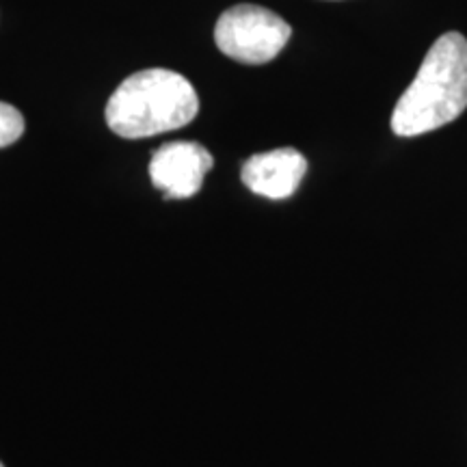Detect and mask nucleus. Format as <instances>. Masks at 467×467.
Here are the masks:
<instances>
[{"label": "nucleus", "instance_id": "7ed1b4c3", "mask_svg": "<svg viewBox=\"0 0 467 467\" xmlns=\"http://www.w3.org/2000/svg\"><path fill=\"white\" fill-rule=\"evenodd\" d=\"M292 28L284 17L258 5H236L223 11L214 26V42L225 57L244 66H265L290 42Z\"/></svg>", "mask_w": 467, "mask_h": 467}, {"label": "nucleus", "instance_id": "20e7f679", "mask_svg": "<svg viewBox=\"0 0 467 467\" xmlns=\"http://www.w3.org/2000/svg\"><path fill=\"white\" fill-rule=\"evenodd\" d=\"M213 154L200 143L173 141L154 151L150 161V178L165 200H189L197 195L203 178L213 169Z\"/></svg>", "mask_w": 467, "mask_h": 467}, {"label": "nucleus", "instance_id": "39448f33", "mask_svg": "<svg viewBox=\"0 0 467 467\" xmlns=\"http://www.w3.org/2000/svg\"><path fill=\"white\" fill-rule=\"evenodd\" d=\"M307 161L301 151L282 148L244 161L241 180L251 192L266 200H288L306 178Z\"/></svg>", "mask_w": 467, "mask_h": 467}, {"label": "nucleus", "instance_id": "0eeeda50", "mask_svg": "<svg viewBox=\"0 0 467 467\" xmlns=\"http://www.w3.org/2000/svg\"><path fill=\"white\" fill-rule=\"evenodd\" d=\"M0 467H5V465H3V463H0Z\"/></svg>", "mask_w": 467, "mask_h": 467}, {"label": "nucleus", "instance_id": "f03ea898", "mask_svg": "<svg viewBox=\"0 0 467 467\" xmlns=\"http://www.w3.org/2000/svg\"><path fill=\"white\" fill-rule=\"evenodd\" d=\"M200 98L182 74L143 69L117 87L107 104V124L121 139H148L180 130L195 119Z\"/></svg>", "mask_w": 467, "mask_h": 467}, {"label": "nucleus", "instance_id": "f257e3e1", "mask_svg": "<svg viewBox=\"0 0 467 467\" xmlns=\"http://www.w3.org/2000/svg\"><path fill=\"white\" fill-rule=\"evenodd\" d=\"M465 109L467 39L451 31L431 46L413 83L396 102L392 130L399 137H418L452 124Z\"/></svg>", "mask_w": 467, "mask_h": 467}, {"label": "nucleus", "instance_id": "423d86ee", "mask_svg": "<svg viewBox=\"0 0 467 467\" xmlns=\"http://www.w3.org/2000/svg\"><path fill=\"white\" fill-rule=\"evenodd\" d=\"M25 134V117L7 102H0V148H9Z\"/></svg>", "mask_w": 467, "mask_h": 467}]
</instances>
